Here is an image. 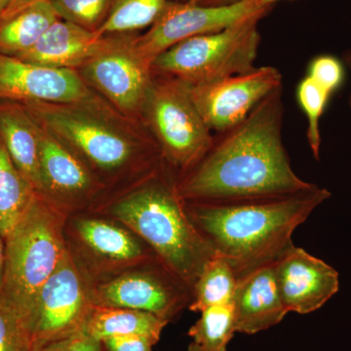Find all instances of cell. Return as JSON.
<instances>
[{
	"instance_id": "1",
	"label": "cell",
	"mask_w": 351,
	"mask_h": 351,
	"mask_svg": "<svg viewBox=\"0 0 351 351\" xmlns=\"http://www.w3.org/2000/svg\"><path fill=\"white\" fill-rule=\"evenodd\" d=\"M282 95L281 87L239 124L213 134L204 156L177 176L178 191L184 202L271 199L316 186L295 174L284 147Z\"/></svg>"
},
{
	"instance_id": "2",
	"label": "cell",
	"mask_w": 351,
	"mask_h": 351,
	"mask_svg": "<svg viewBox=\"0 0 351 351\" xmlns=\"http://www.w3.org/2000/svg\"><path fill=\"white\" fill-rule=\"evenodd\" d=\"M21 103L85 164L108 189V197L145 181L166 164L144 124L94 92L71 104Z\"/></svg>"
},
{
	"instance_id": "3",
	"label": "cell",
	"mask_w": 351,
	"mask_h": 351,
	"mask_svg": "<svg viewBox=\"0 0 351 351\" xmlns=\"http://www.w3.org/2000/svg\"><path fill=\"white\" fill-rule=\"evenodd\" d=\"M314 188L286 197L240 202H184L186 213L217 255L237 278L272 265L294 245L293 233L331 197Z\"/></svg>"
},
{
	"instance_id": "4",
	"label": "cell",
	"mask_w": 351,
	"mask_h": 351,
	"mask_svg": "<svg viewBox=\"0 0 351 351\" xmlns=\"http://www.w3.org/2000/svg\"><path fill=\"white\" fill-rule=\"evenodd\" d=\"M92 212L133 230L191 289L217 255L189 219L178 191L177 174L167 164L145 181L110 196Z\"/></svg>"
},
{
	"instance_id": "5",
	"label": "cell",
	"mask_w": 351,
	"mask_h": 351,
	"mask_svg": "<svg viewBox=\"0 0 351 351\" xmlns=\"http://www.w3.org/2000/svg\"><path fill=\"white\" fill-rule=\"evenodd\" d=\"M66 218L36 193L4 239L0 293L29 321L31 328L39 292L68 250Z\"/></svg>"
},
{
	"instance_id": "6",
	"label": "cell",
	"mask_w": 351,
	"mask_h": 351,
	"mask_svg": "<svg viewBox=\"0 0 351 351\" xmlns=\"http://www.w3.org/2000/svg\"><path fill=\"white\" fill-rule=\"evenodd\" d=\"M255 16L215 34L186 39L154 60L152 71L191 86L209 84L256 68L261 43Z\"/></svg>"
},
{
	"instance_id": "7",
	"label": "cell",
	"mask_w": 351,
	"mask_h": 351,
	"mask_svg": "<svg viewBox=\"0 0 351 351\" xmlns=\"http://www.w3.org/2000/svg\"><path fill=\"white\" fill-rule=\"evenodd\" d=\"M142 122L177 176L191 169L213 141L191 98V85L172 76L154 73Z\"/></svg>"
},
{
	"instance_id": "8",
	"label": "cell",
	"mask_w": 351,
	"mask_h": 351,
	"mask_svg": "<svg viewBox=\"0 0 351 351\" xmlns=\"http://www.w3.org/2000/svg\"><path fill=\"white\" fill-rule=\"evenodd\" d=\"M64 233L69 251L92 284L158 258L125 225L94 212L68 217Z\"/></svg>"
},
{
	"instance_id": "9",
	"label": "cell",
	"mask_w": 351,
	"mask_h": 351,
	"mask_svg": "<svg viewBox=\"0 0 351 351\" xmlns=\"http://www.w3.org/2000/svg\"><path fill=\"white\" fill-rule=\"evenodd\" d=\"M137 36H105L101 50L76 71L94 93L122 114L142 122L143 108L154 73L152 64L135 49L134 39Z\"/></svg>"
},
{
	"instance_id": "10",
	"label": "cell",
	"mask_w": 351,
	"mask_h": 351,
	"mask_svg": "<svg viewBox=\"0 0 351 351\" xmlns=\"http://www.w3.org/2000/svg\"><path fill=\"white\" fill-rule=\"evenodd\" d=\"M95 306L125 307L171 322L193 301V289L158 258L92 284Z\"/></svg>"
},
{
	"instance_id": "11",
	"label": "cell",
	"mask_w": 351,
	"mask_h": 351,
	"mask_svg": "<svg viewBox=\"0 0 351 351\" xmlns=\"http://www.w3.org/2000/svg\"><path fill=\"white\" fill-rule=\"evenodd\" d=\"M94 306L91 280L68 249L36 299L32 316L34 345L63 341L84 331Z\"/></svg>"
},
{
	"instance_id": "12",
	"label": "cell",
	"mask_w": 351,
	"mask_h": 351,
	"mask_svg": "<svg viewBox=\"0 0 351 351\" xmlns=\"http://www.w3.org/2000/svg\"><path fill=\"white\" fill-rule=\"evenodd\" d=\"M36 123L40 179L38 195L66 217L92 212L100 206L110 196L106 186L59 138Z\"/></svg>"
},
{
	"instance_id": "13",
	"label": "cell",
	"mask_w": 351,
	"mask_h": 351,
	"mask_svg": "<svg viewBox=\"0 0 351 351\" xmlns=\"http://www.w3.org/2000/svg\"><path fill=\"white\" fill-rule=\"evenodd\" d=\"M262 0H245L230 6L207 7L191 2L170 4L147 29L134 39V46L141 57L154 63L159 55L195 36L215 34L255 17L265 16L274 9Z\"/></svg>"
},
{
	"instance_id": "14",
	"label": "cell",
	"mask_w": 351,
	"mask_h": 351,
	"mask_svg": "<svg viewBox=\"0 0 351 351\" xmlns=\"http://www.w3.org/2000/svg\"><path fill=\"white\" fill-rule=\"evenodd\" d=\"M282 87V75L261 66L209 84L191 86L193 103L210 131L219 133L246 119L261 101Z\"/></svg>"
},
{
	"instance_id": "15",
	"label": "cell",
	"mask_w": 351,
	"mask_h": 351,
	"mask_svg": "<svg viewBox=\"0 0 351 351\" xmlns=\"http://www.w3.org/2000/svg\"><path fill=\"white\" fill-rule=\"evenodd\" d=\"M92 94L76 69L39 66L0 55V99L71 104Z\"/></svg>"
},
{
	"instance_id": "16",
	"label": "cell",
	"mask_w": 351,
	"mask_h": 351,
	"mask_svg": "<svg viewBox=\"0 0 351 351\" xmlns=\"http://www.w3.org/2000/svg\"><path fill=\"white\" fill-rule=\"evenodd\" d=\"M274 269L288 313H314L338 293L339 272L295 245L274 263Z\"/></svg>"
},
{
	"instance_id": "17",
	"label": "cell",
	"mask_w": 351,
	"mask_h": 351,
	"mask_svg": "<svg viewBox=\"0 0 351 351\" xmlns=\"http://www.w3.org/2000/svg\"><path fill=\"white\" fill-rule=\"evenodd\" d=\"M232 306L235 329L242 334H257L284 319L288 311L277 289L274 263L240 277Z\"/></svg>"
},
{
	"instance_id": "18",
	"label": "cell",
	"mask_w": 351,
	"mask_h": 351,
	"mask_svg": "<svg viewBox=\"0 0 351 351\" xmlns=\"http://www.w3.org/2000/svg\"><path fill=\"white\" fill-rule=\"evenodd\" d=\"M105 40V36L59 19L31 49L15 58L50 68L77 69L101 50Z\"/></svg>"
},
{
	"instance_id": "19",
	"label": "cell",
	"mask_w": 351,
	"mask_h": 351,
	"mask_svg": "<svg viewBox=\"0 0 351 351\" xmlns=\"http://www.w3.org/2000/svg\"><path fill=\"white\" fill-rule=\"evenodd\" d=\"M0 136L14 163L38 193L40 188L38 126L21 101L0 99Z\"/></svg>"
},
{
	"instance_id": "20",
	"label": "cell",
	"mask_w": 351,
	"mask_h": 351,
	"mask_svg": "<svg viewBox=\"0 0 351 351\" xmlns=\"http://www.w3.org/2000/svg\"><path fill=\"white\" fill-rule=\"evenodd\" d=\"M168 324V321L145 311L94 306L84 332L100 341L114 337H142L156 345Z\"/></svg>"
},
{
	"instance_id": "21",
	"label": "cell",
	"mask_w": 351,
	"mask_h": 351,
	"mask_svg": "<svg viewBox=\"0 0 351 351\" xmlns=\"http://www.w3.org/2000/svg\"><path fill=\"white\" fill-rule=\"evenodd\" d=\"M59 19L49 0L0 19V55L18 57L27 52Z\"/></svg>"
},
{
	"instance_id": "22",
	"label": "cell",
	"mask_w": 351,
	"mask_h": 351,
	"mask_svg": "<svg viewBox=\"0 0 351 351\" xmlns=\"http://www.w3.org/2000/svg\"><path fill=\"white\" fill-rule=\"evenodd\" d=\"M36 193L14 163L0 136V233L5 239Z\"/></svg>"
},
{
	"instance_id": "23",
	"label": "cell",
	"mask_w": 351,
	"mask_h": 351,
	"mask_svg": "<svg viewBox=\"0 0 351 351\" xmlns=\"http://www.w3.org/2000/svg\"><path fill=\"white\" fill-rule=\"evenodd\" d=\"M237 278L230 263L216 255L205 265L193 286L189 311L201 313L210 307L232 304Z\"/></svg>"
},
{
	"instance_id": "24",
	"label": "cell",
	"mask_w": 351,
	"mask_h": 351,
	"mask_svg": "<svg viewBox=\"0 0 351 351\" xmlns=\"http://www.w3.org/2000/svg\"><path fill=\"white\" fill-rule=\"evenodd\" d=\"M189 0H113L107 22L100 36L138 34L149 27L170 4Z\"/></svg>"
},
{
	"instance_id": "25",
	"label": "cell",
	"mask_w": 351,
	"mask_h": 351,
	"mask_svg": "<svg viewBox=\"0 0 351 351\" xmlns=\"http://www.w3.org/2000/svg\"><path fill=\"white\" fill-rule=\"evenodd\" d=\"M200 313L189 336L205 351H226L237 332L232 304L210 307Z\"/></svg>"
},
{
	"instance_id": "26",
	"label": "cell",
	"mask_w": 351,
	"mask_h": 351,
	"mask_svg": "<svg viewBox=\"0 0 351 351\" xmlns=\"http://www.w3.org/2000/svg\"><path fill=\"white\" fill-rule=\"evenodd\" d=\"M58 17L97 32L107 22L113 0H49Z\"/></svg>"
},
{
	"instance_id": "27",
	"label": "cell",
	"mask_w": 351,
	"mask_h": 351,
	"mask_svg": "<svg viewBox=\"0 0 351 351\" xmlns=\"http://www.w3.org/2000/svg\"><path fill=\"white\" fill-rule=\"evenodd\" d=\"M298 101L307 117V141L314 158L319 160L321 147L320 119L331 95L318 86L308 76L300 82L297 89Z\"/></svg>"
},
{
	"instance_id": "28",
	"label": "cell",
	"mask_w": 351,
	"mask_h": 351,
	"mask_svg": "<svg viewBox=\"0 0 351 351\" xmlns=\"http://www.w3.org/2000/svg\"><path fill=\"white\" fill-rule=\"evenodd\" d=\"M31 325L0 293V351H32Z\"/></svg>"
},
{
	"instance_id": "29",
	"label": "cell",
	"mask_w": 351,
	"mask_h": 351,
	"mask_svg": "<svg viewBox=\"0 0 351 351\" xmlns=\"http://www.w3.org/2000/svg\"><path fill=\"white\" fill-rule=\"evenodd\" d=\"M307 76L332 96L343 84L345 69L336 57L321 55L311 61Z\"/></svg>"
},
{
	"instance_id": "30",
	"label": "cell",
	"mask_w": 351,
	"mask_h": 351,
	"mask_svg": "<svg viewBox=\"0 0 351 351\" xmlns=\"http://www.w3.org/2000/svg\"><path fill=\"white\" fill-rule=\"evenodd\" d=\"M105 351H152L154 345L142 337H114L103 341Z\"/></svg>"
},
{
	"instance_id": "31",
	"label": "cell",
	"mask_w": 351,
	"mask_h": 351,
	"mask_svg": "<svg viewBox=\"0 0 351 351\" xmlns=\"http://www.w3.org/2000/svg\"><path fill=\"white\" fill-rule=\"evenodd\" d=\"M66 351H105V348L103 341L92 338L82 331L69 339Z\"/></svg>"
},
{
	"instance_id": "32",
	"label": "cell",
	"mask_w": 351,
	"mask_h": 351,
	"mask_svg": "<svg viewBox=\"0 0 351 351\" xmlns=\"http://www.w3.org/2000/svg\"><path fill=\"white\" fill-rule=\"evenodd\" d=\"M69 339L63 341H48V343H34L32 351H66Z\"/></svg>"
},
{
	"instance_id": "33",
	"label": "cell",
	"mask_w": 351,
	"mask_h": 351,
	"mask_svg": "<svg viewBox=\"0 0 351 351\" xmlns=\"http://www.w3.org/2000/svg\"><path fill=\"white\" fill-rule=\"evenodd\" d=\"M41 1H45V0H11L10 5H9L8 9H7L5 14L2 16L1 19L10 17V16L19 12V11L23 10V9Z\"/></svg>"
},
{
	"instance_id": "34",
	"label": "cell",
	"mask_w": 351,
	"mask_h": 351,
	"mask_svg": "<svg viewBox=\"0 0 351 351\" xmlns=\"http://www.w3.org/2000/svg\"><path fill=\"white\" fill-rule=\"evenodd\" d=\"M242 1H245V0H189L191 3L207 7L230 6Z\"/></svg>"
},
{
	"instance_id": "35",
	"label": "cell",
	"mask_w": 351,
	"mask_h": 351,
	"mask_svg": "<svg viewBox=\"0 0 351 351\" xmlns=\"http://www.w3.org/2000/svg\"><path fill=\"white\" fill-rule=\"evenodd\" d=\"M4 270V239L0 233V290H1L2 280H3Z\"/></svg>"
},
{
	"instance_id": "36",
	"label": "cell",
	"mask_w": 351,
	"mask_h": 351,
	"mask_svg": "<svg viewBox=\"0 0 351 351\" xmlns=\"http://www.w3.org/2000/svg\"><path fill=\"white\" fill-rule=\"evenodd\" d=\"M11 0H0V19L5 14L7 9L10 5Z\"/></svg>"
},
{
	"instance_id": "37",
	"label": "cell",
	"mask_w": 351,
	"mask_h": 351,
	"mask_svg": "<svg viewBox=\"0 0 351 351\" xmlns=\"http://www.w3.org/2000/svg\"><path fill=\"white\" fill-rule=\"evenodd\" d=\"M345 61L346 64H348V66H350L351 69V50L348 51V52L345 53ZM348 103H350V107L351 110V94L350 96V101H348Z\"/></svg>"
},
{
	"instance_id": "38",
	"label": "cell",
	"mask_w": 351,
	"mask_h": 351,
	"mask_svg": "<svg viewBox=\"0 0 351 351\" xmlns=\"http://www.w3.org/2000/svg\"><path fill=\"white\" fill-rule=\"evenodd\" d=\"M186 351H205L203 350L202 348H201L200 346H198L197 343H195V341H191V343H189L188 350Z\"/></svg>"
},
{
	"instance_id": "39",
	"label": "cell",
	"mask_w": 351,
	"mask_h": 351,
	"mask_svg": "<svg viewBox=\"0 0 351 351\" xmlns=\"http://www.w3.org/2000/svg\"><path fill=\"white\" fill-rule=\"evenodd\" d=\"M263 3L265 4H272V5H274V4L276 3L277 1H280V0H262Z\"/></svg>"
}]
</instances>
